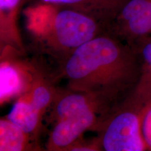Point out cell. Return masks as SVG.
<instances>
[{"label": "cell", "mask_w": 151, "mask_h": 151, "mask_svg": "<svg viewBox=\"0 0 151 151\" xmlns=\"http://www.w3.org/2000/svg\"><path fill=\"white\" fill-rule=\"evenodd\" d=\"M138 61L132 48L120 47L111 39L94 38L76 48L66 66V72L73 80H84L100 68Z\"/></svg>", "instance_id": "cell-1"}, {"label": "cell", "mask_w": 151, "mask_h": 151, "mask_svg": "<svg viewBox=\"0 0 151 151\" xmlns=\"http://www.w3.org/2000/svg\"><path fill=\"white\" fill-rule=\"evenodd\" d=\"M146 105L124 110L113 118L106 131L103 146L106 151H142L147 146L141 132V120Z\"/></svg>", "instance_id": "cell-2"}, {"label": "cell", "mask_w": 151, "mask_h": 151, "mask_svg": "<svg viewBox=\"0 0 151 151\" xmlns=\"http://www.w3.org/2000/svg\"><path fill=\"white\" fill-rule=\"evenodd\" d=\"M54 28L57 39L63 46L78 48L94 39L97 29L95 18L73 9L56 15Z\"/></svg>", "instance_id": "cell-3"}, {"label": "cell", "mask_w": 151, "mask_h": 151, "mask_svg": "<svg viewBox=\"0 0 151 151\" xmlns=\"http://www.w3.org/2000/svg\"><path fill=\"white\" fill-rule=\"evenodd\" d=\"M114 19L124 37L147 41L151 35V0H127Z\"/></svg>", "instance_id": "cell-4"}, {"label": "cell", "mask_w": 151, "mask_h": 151, "mask_svg": "<svg viewBox=\"0 0 151 151\" xmlns=\"http://www.w3.org/2000/svg\"><path fill=\"white\" fill-rule=\"evenodd\" d=\"M94 118L93 113L88 107L81 112L61 120L52 134L53 144L60 148L70 145L92 125Z\"/></svg>", "instance_id": "cell-5"}, {"label": "cell", "mask_w": 151, "mask_h": 151, "mask_svg": "<svg viewBox=\"0 0 151 151\" xmlns=\"http://www.w3.org/2000/svg\"><path fill=\"white\" fill-rule=\"evenodd\" d=\"M46 2L60 4L81 11L95 18L110 14L114 18L127 0H43Z\"/></svg>", "instance_id": "cell-6"}, {"label": "cell", "mask_w": 151, "mask_h": 151, "mask_svg": "<svg viewBox=\"0 0 151 151\" xmlns=\"http://www.w3.org/2000/svg\"><path fill=\"white\" fill-rule=\"evenodd\" d=\"M141 45V54L143 64L137 83L135 101L146 105L151 101V40Z\"/></svg>", "instance_id": "cell-7"}, {"label": "cell", "mask_w": 151, "mask_h": 151, "mask_svg": "<svg viewBox=\"0 0 151 151\" xmlns=\"http://www.w3.org/2000/svg\"><path fill=\"white\" fill-rule=\"evenodd\" d=\"M38 111L32 104L18 101L13 106L7 118L24 133H29L37 126Z\"/></svg>", "instance_id": "cell-8"}, {"label": "cell", "mask_w": 151, "mask_h": 151, "mask_svg": "<svg viewBox=\"0 0 151 151\" xmlns=\"http://www.w3.org/2000/svg\"><path fill=\"white\" fill-rule=\"evenodd\" d=\"M24 132L9 120L0 121V150H21L24 141Z\"/></svg>", "instance_id": "cell-9"}, {"label": "cell", "mask_w": 151, "mask_h": 151, "mask_svg": "<svg viewBox=\"0 0 151 151\" xmlns=\"http://www.w3.org/2000/svg\"><path fill=\"white\" fill-rule=\"evenodd\" d=\"M20 76L14 67L4 65L0 68V97L1 99L10 97L20 90Z\"/></svg>", "instance_id": "cell-10"}, {"label": "cell", "mask_w": 151, "mask_h": 151, "mask_svg": "<svg viewBox=\"0 0 151 151\" xmlns=\"http://www.w3.org/2000/svg\"><path fill=\"white\" fill-rule=\"evenodd\" d=\"M88 108L86 99L81 94H70L62 99L57 107V112L61 120L78 113Z\"/></svg>", "instance_id": "cell-11"}, {"label": "cell", "mask_w": 151, "mask_h": 151, "mask_svg": "<svg viewBox=\"0 0 151 151\" xmlns=\"http://www.w3.org/2000/svg\"><path fill=\"white\" fill-rule=\"evenodd\" d=\"M141 132L147 148L151 150V101L147 104L143 110Z\"/></svg>", "instance_id": "cell-12"}, {"label": "cell", "mask_w": 151, "mask_h": 151, "mask_svg": "<svg viewBox=\"0 0 151 151\" xmlns=\"http://www.w3.org/2000/svg\"><path fill=\"white\" fill-rule=\"evenodd\" d=\"M50 99V93L44 87L40 86L36 88L33 92L31 104L33 106L39 111L46 106Z\"/></svg>", "instance_id": "cell-13"}, {"label": "cell", "mask_w": 151, "mask_h": 151, "mask_svg": "<svg viewBox=\"0 0 151 151\" xmlns=\"http://www.w3.org/2000/svg\"><path fill=\"white\" fill-rule=\"evenodd\" d=\"M20 0H0V8L1 11H9L14 9Z\"/></svg>", "instance_id": "cell-14"}, {"label": "cell", "mask_w": 151, "mask_h": 151, "mask_svg": "<svg viewBox=\"0 0 151 151\" xmlns=\"http://www.w3.org/2000/svg\"><path fill=\"white\" fill-rule=\"evenodd\" d=\"M72 150H81V151H83V150H87V151H89V150H92V149H88V148H76L74 149H72Z\"/></svg>", "instance_id": "cell-15"}]
</instances>
